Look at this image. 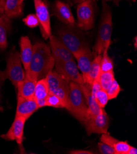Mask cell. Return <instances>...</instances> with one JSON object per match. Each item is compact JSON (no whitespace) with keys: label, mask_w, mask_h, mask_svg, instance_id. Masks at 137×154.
I'll use <instances>...</instances> for the list:
<instances>
[{"label":"cell","mask_w":137,"mask_h":154,"mask_svg":"<svg viewBox=\"0 0 137 154\" xmlns=\"http://www.w3.org/2000/svg\"><path fill=\"white\" fill-rule=\"evenodd\" d=\"M83 123L88 135L92 133L104 134L108 133L110 119L104 109H102L100 114L94 117H87Z\"/></svg>","instance_id":"obj_8"},{"label":"cell","mask_w":137,"mask_h":154,"mask_svg":"<svg viewBox=\"0 0 137 154\" xmlns=\"http://www.w3.org/2000/svg\"><path fill=\"white\" fill-rule=\"evenodd\" d=\"M45 106L56 107V108H65V106L62 100L57 96L50 93L45 100Z\"/></svg>","instance_id":"obj_25"},{"label":"cell","mask_w":137,"mask_h":154,"mask_svg":"<svg viewBox=\"0 0 137 154\" xmlns=\"http://www.w3.org/2000/svg\"><path fill=\"white\" fill-rule=\"evenodd\" d=\"M23 13V3L20 0H6L4 14L9 19L19 17Z\"/></svg>","instance_id":"obj_20"},{"label":"cell","mask_w":137,"mask_h":154,"mask_svg":"<svg viewBox=\"0 0 137 154\" xmlns=\"http://www.w3.org/2000/svg\"><path fill=\"white\" fill-rule=\"evenodd\" d=\"M20 60L25 71L28 70L33 55V45L28 36H22L20 40Z\"/></svg>","instance_id":"obj_17"},{"label":"cell","mask_w":137,"mask_h":154,"mask_svg":"<svg viewBox=\"0 0 137 154\" xmlns=\"http://www.w3.org/2000/svg\"><path fill=\"white\" fill-rule=\"evenodd\" d=\"M24 1H25V0H20V2H21L22 3H23Z\"/></svg>","instance_id":"obj_39"},{"label":"cell","mask_w":137,"mask_h":154,"mask_svg":"<svg viewBox=\"0 0 137 154\" xmlns=\"http://www.w3.org/2000/svg\"><path fill=\"white\" fill-rule=\"evenodd\" d=\"M54 65L49 45L42 42L33 45V55L28 70L36 74L38 80L45 78L48 74L53 70Z\"/></svg>","instance_id":"obj_1"},{"label":"cell","mask_w":137,"mask_h":154,"mask_svg":"<svg viewBox=\"0 0 137 154\" xmlns=\"http://www.w3.org/2000/svg\"><path fill=\"white\" fill-rule=\"evenodd\" d=\"M113 30L112 13L110 7L105 2H102V12L98 33L95 44L93 48L94 53L101 55L104 48L110 46Z\"/></svg>","instance_id":"obj_2"},{"label":"cell","mask_w":137,"mask_h":154,"mask_svg":"<svg viewBox=\"0 0 137 154\" xmlns=\"http://www.w3.org/2000/svg\"><path fill=\"white\" fill-rule=\"evenodd\" d=\"M136 153H137V149H136V148L130 146L127 154H136Z\"/></svg>","instance_id":"obj_33"},{"label":"cell","mask_w":137,"mask_h":154,"mask_svg":"<svg viewBox=\"0 0 137 154\" xmlns=\"http://www.w3.org/2000/svg\"><path fill=\"white\" fill-rule=\"evenodd\" d=\"M49 94L48 82L45 78L37 81L34 97L36 100L39 109L45 106V100Z\"/></svg>","instance_id":"obj_19"},{"label":"cell","mask_w":137,"mask_h":154,"mask_svg":"<svg viewBox=\"0 0 137 154\" xmlns=\"http://www.w3.org/2000/svg\"><path fill=\"white\" fill-rule=\"evenodd\" d=\"M70 154H93L94 152L85 150H74L70 152Z\"/></svg>","instance_id":"obj_31"},{"label":"cell","mask_w":137,"mask_h":154,"mask_svg":"<svg viewBox=\"0 0 137 154\" xmlns=\"http://www.w3.org/2000/svg\"><path fill=\"white\" fill-rule=\"evenodd\" d=\"M122 90H123V89L120 88L119 84L114 79L109 88L106 91L109 100L115 99L116 98H117L120 91Z\"/></svg>","instance_id":"obj_27"},{"label":"cell","mask_w":137,"mask_h":154,"mask_svg":"<svg viewBox=\"0 0 137 154\" xmlns=\"http://www.w3.org/2000/svg\"><path fill=\"white\" fill-rule=\"evenodd\" d=\"M3 14H4V9L0 7V16Z\"/></svg>","instance_id":"obj_37"},{"label":"cell","mask_w":137,"mask_h":154,"mask_svg":"<svg viewBox=\"0 0 137 154\" xmlns=\"http://www.w3.org/2000/svg\"><path fill=\"white\" fill-rule=\"evenodd\" d=\"M55 71L69 82L79 85L84 84L82 74L74 60L67 61H56L54 65Z\"/></svg>","instance_id":"obj_7"},{"label":"cell","mask_w":137,"mask_h":154,"mask_svg":"<svg viewBox=\"0 0 137 154\" xmlns=\"http://www.w3.org/2000/svg\"><path fill=\"white\" fill-rule=\"evenodd\" d=\"M11 28L10 19L5 14L0 16V49H5L8 46L7 34Z\"/></svg>","instance_id":"obj_21"},{"label":"cell","mask_w":137,"mask_h":154,"mask_svg":"<svg viewBox=\"0 0 137 154\" xmlns=\"http://www.w3.org/2000/svg\"><path fill=\"white\" fill-rule=\"evenodd\" d=\"M98 146L100 152L102 154H116L114 148L105 143L102 142L98 143Z\"/></svg>","instance_id":"obj_29"},{"label":"cell","mask_w":137,"mask_h":154,"mask_svg":"<svg viewBox=\"0 0 137 154\" xmlns=\"http://www.w3.org/2000/svg\"><path fill=\"white\" fill-rule=\"evenodd\" d=\"M38 81V78L35 74L30 70L25 71L24 79L20 82L16 87L17 96L26 98L34 97Z\"/></svg>","instance_id":"obj_11"},{"label":"cell","mask_w":137,"mask_h":154,"mask_svg":"<svg viewBox=\"0 0 137 154\" xmlns=\"http://www.w3.org/2000/svg\"><path fill=\"white\" fill-rule=\"evenodd\" d=\"M38 109L39 107L35 97L26 98L17 96L16 116H20L27 120Z\"/></svg>","instance_id":"obj_14"},{"label":"cell","mask_w":137,"mask_h":154,"mask_svg":"<svg viewBox=\"0 0 137 154\" xmlns=\"http://www.w3.org/2000/svg\"><path fill=\"white\" fill-rule=\"evenodd\" d=\"M94 0H87L78 5L77 8L78 27L88 31L94 27L95 20Z\"/></svg>","instance_id":"obj_6"},{"label":"cell","mask_w":137,"mask_h":154,"mask_svg":"<svg viewBox=\"0 0 137 154\" xmlns=\"http://www.w3.org/2000/svg\"><path fill=\"white\" fill-rule=\"evenodd\" d=\"M54 13L57 19L66 25H75L76 22L70 6L61 0H56Z\"/></svg>","instance_id":"obj_15"},{"label":"cell","mask_w":137,"mask_h":154,"mask_svg":"<svg viewBox=\"0 0 137 154\" xmlns=\"http://www.w3.org/2000/svg\"><path fill=\"white\" fill-rule=\"evenodd\" d=\"M101 86L99 81V79H97L94 81L92 84L91 85V93H92V95L93 97H95V94H97V92L98 91L100 90H101Z\"/></svg>","instance_id":"obj_30"},{"label":"cell","mask_w":137,"mask_h":154,"mask_svg":"<svg viewBox=\"0 0 137 154\" xmlns=\"http://www.w3.org/2000/svg\"><path fill=\"white\" fill-rule=\"evenodd\" d=\"M25 24L30 28H35L39 25V22L36 14H29L23 19Z\"/></svg>","instance_id":"obj_28"},{"label":"cell","mask_w":137,"mask_h":154,"mask_svg":"<svg viewBox=\"0 0 137 154\" xmlns=\"http://www.w3.org/2000/svg\"><path fill=\"white\" fill-rule=\"evenodd\" d=\"M94 98L97 104L102 109L104 108L109 100L107 92H106V90L102 88L97 92Z\"/></svg>","instance_id":"obj_26"},{"label":"cell","mask_w":137,"mask_h":154,"mask_svg":"<svg viewBox=\"0 0 137 154\" xmlns=\"http://www.w3.org/2000/svg\"><path fill=\"white\" fill-rule=\"evenodd\" d=\"M101 142L111 146L115 150L116 154H127L130 145L126 141H122L111 136L110 134H102Z\"/></svg>","instance_id":"obj_18"},{"label":"cell","mask_w":137,"mask_h":154,"mask_svg":"<svg viewBox=\"0 0 137 154\" xmlns=\"http://www.w3.org/2000/svg\"><path fill=\"white\" fill-rule=\"evenodd\" d=\"M136 38H137L136 36H135V38H134V40H133L134 42H134V46H135V49H136V44H137V40H136Z\"/></svg>","instance_id":"obj_36"},{"label":"cell","mask_w":137,"mask_h":154,"mask_svg":"<svg viewBox=\"0 0 137 154\" xmlns=\"http://www.w3.org/2000/svg\"><path fill=\"white\" fill-rule=\"evenodd\" d=\"M98 79L102 89L107 91L115 79L114 71L100 72Z\"/></svg>","instance_id":"obj_24"},{"label":"cell","mask_w":137,"mask_h":154,"mask_svg":"<svg viewBox=\"0 0 137 154\" xmlns=\"http://www.w3.org/2000/svg\"><path fill=\"white\" fill-rule=\"evenodd\" d=\"M26 119L20 116H16L9 131L2 137L8 141H16L19 145H22L23 140V130Z\"/></svg>","instance_id":"obj_12"},{"label":"cell","mask_w":137,"mask_h":154,"mask_svg":"<svg viewBox=\"0 0 137 154\" xmlns=\"http://www.w3.org/2000/svg\"><path fill=\"white\" fill-rule=\"evenodd\" d=\"M6 0H0V7L4 9V6Z\"/></svg>","instance_id":"obj_35"},{"label":"cell","mask_w":137,"mask_h":154,"mask_svg":"<svg viewBox=\"0 0 137 154\" xmlns=\"http://www.w3.org/2000/svg\"><path fill=\"white\" fill-rule=\"evenodd\" d=\"M109 47L104 48L102 54L100 62V72H107L113 71L114 69V63L112 58L108 55V52Z\"/></svg>","instance_id":"obj_23"},{"label":"cell","mask_w":137,"mask_h":154,"mask_svg":"<svg viewBox=\"0 0 137 154\" xmlns=\"http://www.w3.org/2000/svg\"><path fill=\"white\" fill-rule=\"evenodd\" d=\"M58 39L67 46L73 55L89 48L83 30L75 25L61 27L58 30Z\"/></svg>","instance_id":"obj_3"},{"label":"cell","mask_w":137,"mask_h":154,"mask_svg":"<svg viewBox=\"0 0 137 154\" xmlns=\"http://www.w3.org/2000/svg\"><path fill=\"white\" fill-rule=\"evenodd\" d=\"M49 38L50 39L49 47L55 62L56 61H67L74 60L73 54L57 37L52 35Z\"/></svg>","instance_id":"obj_10"},{"label":"cell","mask_w":137,"mask_h":154,"mask_svg":"<svg viewBox=\"0 0 137 154\" xmlns=\"http://www.w3.org/2000/svg\"><path fill=\"white\" fill-rule=\"evenodd\" d=\"M6 79H7V78H6L5 71H0V90H1L2 86Z\"/></svg>","instance_id":"obj_32"},{"label":"cell","mask_w":137,"mask_h":154,"mask_svg":"<svg viewBox=\"0 0 137 154\" xmlns=\"http://www.w3.org/2000/svg\"><path fill=\"white\" fill-rule=\"evenodd\" d=\"M34 4L42 36L45 39H47L52 35L50 14L48 6L42 0H34Z\"/></svg>","instance_id":"obj_9"},{"label":"cell","mask_w":137,"mask_h":154,"mask_svg":"<svg viewBox=\"0 0 137 154\" xmlns=\"http://www.w3.org/2000/svg\"><path fill=\"white\" fill-rule=\"evenodd\" d=\"M5 72L6 78L11 81L16 88L18 84L24 79L25 72L22 68L20 54L18 51H14L9 54Z\"/></svg>","instance_id":"obj_5"},{"label":"cell","mask_w":137,"mask_h":154,"mask_svg":"<svg viewBox=\"0 0 137 154\" xmlns=\"http://www.w3.org/2000/svg\"><path fill=\"white\" fill-rule=\"evenodd\" d=\"M95 55L96 54L91 51L89 48H85L73 55L74 58L77 60V65L82 73L84 83L86 82L91 63Z\"/></svg>","instance_id":"obj_13"},{"label":"cell","mask_w":137,"mask_h":154,"mask_svg":"<svg viewBox=\"0 0 137 154\" xmlns=\"http://www.w3.org/2000/svg\"><path fill=\"white\" fill-rule=\"evenodd\" d=\"M76 119L84 122L87 118L88 108L80 85L70 82V92L67 109Z\"/></svg>","instance_id":"obj_4"},{"label":"cell","mask_w":137,"mask_h":154,"mask_svg":"<svg viewBox=\"0 0 137 154\" xmlns=\"http://www.w3.org/2000/svg\"><path fill=\"white\" fill-rule=\"evenodd\" d=\"M71 1L74 3H77V4H80L83 2H84L86 1H87V0H71Z\"/></svg>","instance_id":"obj_34"},{"label":"cell","mask_w":137,"mask_h":154,"mask_svg":"<svg viewBox=\"0 0 137 154\" xmlns=\"http://www.w3.org/2000/svg\"><path fill=\"white\" fill-rule=\"evenodd\" d=\"M102 2H110L112 1V0H101Z\"/></svg>","instance_id":"obj_38"},{"label":"cell","mask_w":137,"mask_h":154,"mask_svg":"<svg viewBox=\"0 0 137 154\" xmlns=\"http://www.w3.org/2000/svg\"><path fill=\"white\" fill-rule=\"evenodd\" d=\"M80 87L84 95L88 108L87 118L96 116L101 112L102 108H101L97 104L95 99L93 97L92 93H91V85L84 83L81 84Z\"/></svg>","instance_id":"obj_16"},{"label":"cell","mask_w":137,"mask_h":154,"mask_svg":"<svg viewBox=\"0 0 137 154\" xmlns=\"http://www.w3.org/2000/svg\"><path fill=\"white\" fill-rule=\"evenodd\" d=\"M101 55H96L91 63L90 68L88 74L86 84L92 85L95 80L99 78L100 74V62Z\"/></svg>","instance_id":"obj_22"}]
</instances>
